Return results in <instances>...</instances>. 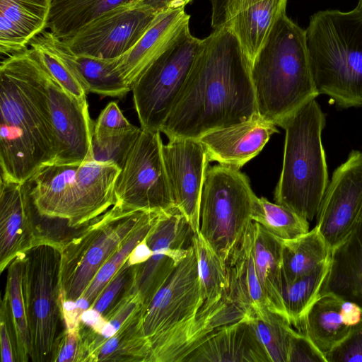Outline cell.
<instances>
[{"label": "cell", "mask_w": 362, "mask_h": 362, "mask_svg": "<svg viewBox=\"0 0 362 362\" xmlns=\"http://www.w3.org/2000/svg\"><path fill=\"white\" fill-rule=\"evenodd\" d=\"M258 113L251 62L227 27L202 42L188 78L160 132L169 139H199Z\"/></svg>", "instance_id": "6da1fadb"}, {"label": "cell", "mask_w": 362, "mask_h": 362, "mask_svg": "<svg viewBox=\"0 0 362 362\" xmlns=\"http://www.w3.org/2000/svg\"><path fill=\"white\" fill-rule=\"evenodd\" d=\"M48 76L29 46L1 62L0 167L5 180L28 182L40 168L56 160Z\"/></svg>", "instance_id": "7a4b0ae2"}, {"label": "cell", "mask_w": 362, "mask_h": 362, "mask_svg": "<svg viewBox=\"0 0 362 362\" xmlns=\"http://www.w3.org/2000/svg\"><path fill=\"white\" fill-rule=\"evenodd\" d=\"M204 303L192 242L185 257L141 310V327L151 348L148 362H183L214 330L247 317L228 301L211 309L204 308Z\"/></svg>", "instance_id": "3957f363"}, {"label": "cell", "mask_w": 362, "mask_h": 362, "mask_svg": "<svg viewBox=\"0 0 362 362\" xmlns=\"http://www.w3.org/2000/svg\"><path fill=\"white\" fill-rule=\"evenodd\" d=\"M258 114L277 124L320 95L303 30L282 13L251 62Z\"/></svg>", "instance_id": "277c9868"}, {"label": "cell", "mask_w": 362, "mask_h": 362, "mask_svg": "<svg viewBox=\"0 0 362 362\" xmlns=\"http://www.w3.org/2000/svg\"><path fill=\"white\" fill-rule=\"evenodd\" d=\"M309 62L319 94L341 108L362 106V7L320 11L305 30Z\"/></svg>", "instance_id": "5b68a950"}, {"label": "cell", "mask_w": 362, "mask_h": 362, "mask_svg": "<svg viewBox=\"0 0 362 362\" xmlns=\"http://www.w3.org/2000/svg\"><path fill=\"white\" fill-rule=\"evenodd\" d=\"M325 122L314 99L277 124L285 130V142L274 200L308 221L317 216L329 182L322 141Z\"/></svg>", "instance_id": "8992f818"}, {"label": "cell", "mask_w": 362, "mask_h": 362, "mask_svg": "<svg viewBox=\"0 0 362 362\" xmlns=\"http://www.w3.org/2000/svg\"><path fill=\"white\" fill-rule=\"evenodd\" d=\"M153 212L113 205L60 243V298L76 301L102 266Z\"/></svg>", "instance_id": "52a82bcc"}, {"label": "cell", "mask_w": 362, "mask_h": 362, "mask_svg": "<svg viewBox=\"0 0 362 362\" xmlns=\"http://www.w3.org/2000/svg\"><path fill=\"white\" fill-rule=\"evenodd\" d=\"M22 286L31 339L30 360L50 361L58 337L60 308V243L41 236L23 253Z\"/></svg>", "instance_id": "ba28073f"}, {"label": "cell", "mask_w": 362, "mask_h": 362, "mask_svg": "<svg viewBox=\"0 0 362 362\" xmlns=\"http://www.w3.org/2000/svg\"><path fill=\"white\" fill-rule=\"evenodd\" d=\"M257 197L239 168L221 164L208 168L199 233L225 264L252 222Z\"/></svg>", "instance_id": "9c48e42d"}, {"label": "cell", "mask_w": 362, "mask_h": 362, "mask_svg": "<svg viewBox=\"0 0 362 362\" xmlns=\"http://www.w3.org/2000/svg\"><path fill=\"white\" fill-rule=\"evenodd\" d=\"M201 42L187 28L134 84L133 102L142 129L160 132L188 78Z\"/></svg>", "instance_id": "30bf717a"}, {"label": "cell", "mask_w": 362, "mask_h": 362, "mask_svg": "<svg viewBox=\"0 0 362 362\" xmlns=\"http://www.w3.org/2000/svg\"><path fill=\"white\" fill-rule=\"evenodd\" d=\"M160 133L141 129L117 177L114 205L123 210L160 213L176 208L164 165Z\"/></svg>", "instance_id": "8fae6325"}, {"label": "cell", "mask_w": 362, "mask_h": 362, "mask_svg": "<svg viewBox=\"0 0 362 362\" xmlns=\"http://www.w3.org/2000/svg\"><path fill=\"white\" fill-rule=\"evenodd\" d=\"M158 11L139 1L119 5L63 40L76 55L96 59L118 57L141 39Z\"/></svg>", "instance_id": "7c38bea8"}, {"label": "cell", "mask_w": 362, "mask_h": 362, "mask_svg": "<svg viewBox=\"0 0 362 362\" xmlns=\"http://www.w3.org/2000/svg\"><path fill=\"white\" fill-rule=\"evenodd\" d=\"M193 230L176 207L163 214L145 240L151 256L138 264L132 291L145 308L163 286L192 245Z\"/></svg>", "instance_id": "4fadbf2b"}, {"label": "cell", "mask_w": 362, "mask_h": 362, "mask_svg": "<svg viewBox=\"0 0 362 362\" xmlns=\"http://www.w3.org/2000/svg\"><path fill=\"white\" fill-rule=\"evenodd\" d=\"M362 209V151H352L333 172L316 227L332 250L349 234Z\"/></svg>", "instance_id": "5bb4252c"}, {"label": "cell", "mask_w": 362, "mask_h": 362, "mask_svg": "<svg viewBox=\"0 0 362 362\" xmlns=\"http://www.w3.org/2000/svg\"><path fill=\"white\" fill-rule=\"evenodd\" d=\"M162 152L175 205L197 234L200 226L201 197L209 168L207 153L199 139L177 137L163 144Z\"/></svg>", "instance_id": "9a60e30c"}, {"label": "cell", "mask_w": 362, "mask_h": 362, "mask_svg": "<svg viewBox=\"0 0 362 362\" xmlns=\"http://www.w3.org/2000/svg\"><path fill=\"white\" fill-rule=\"evenodd\" d=\"M47 99L57 140L54 163L80 165L93 160V124L87 100L67 92L49 73Z\"/></svg>", "instance_id": "2e32d148"}, {"label": "cell", "mask_w": 362, "mask_h": 362, "mask_svg": "<svg viewBox=\"0 0 362 362\" xmlns=\"http://www.w3.org/2000/svg\"><path fill=\"white\" fill-rule=\"evenodd\" d=\"M29 182L0 178V272L34 245L37 235Z\"/></svg>", "instance_id": "e0dca14e"}, {"label": "cell", "mask_w": 362, "mask_h": 362, "mask_svg": "<svg viewBox=\"0 0 362 362\" xmlns=\"http://www.w3.org/2000/svg\"><path fill=\"white\" fill-rule=\"evenodd\" d=\"M121 168L117 165L88 160L77 169L65 221L79 228L115 204V188Z\"/></svg>", "instance_id": "ac0fdd59"}, {"label": "cell", "mask_w": 362, "mask_h": 362, "mask_svg": "<svg viewBox=\"0 0 362 362\" xmlns=\"http://www.w3.org/2000/svg\"><path fill=\"white\" fill-rule=\"evenodd\" d=\"M189 18L185 8L158 11L136 45L115 58L114 71L132 88L144 71L189 27Z\"/></svg>", "instance_id": "d6986e66"}, {"label": "cell", "mask_w": 362, "mask_h": 362, "mask_svg": "<svg viewBox=\"0 0 362 362\" xmlns=\"http://www.w3.org/2000/svg\"><path fill=\"white\" fill-rule=\"evenodd\" d=\"M278 132L274 122L257 113L245 122L212 130L197 139L209 161L240 169L257 156Z\"/></svg>", "instance_id": "ffe728a7"}, {"label": "cell", "mask_w": 362, "mask_h": 362, "mask_svg": "<svg viewBox=\"0 0 362 362\" xmlns=\"http://www.w3.org/2000/svg\"><path fill=\"white\" fill-rule=\"evenodd\" d=\"M183 362H271L247 316L209 334Z\"/></svg>", "instance_id": "44dd1931"}, {"label": "cell", "mask_w": 362, "mask_h": 362, "mask_svg": "<svg viewBox=\"0 0 362 362\" xmlns=\"http://www.w3.org/2000/svg\"><path fill=\"white\" fill-rule=\"evenodd\" d=\"M332 293L362 308V209L351 230L331 251L321 294Z\"/></svg>", "instance_id": "7402d4cb"}, {"label": "cell", "mask_w": 362, "mask_h": 362, "mask_svg": "<svg viewBox=\"0 0 362 362\" xmlns=\"http://www.w3.org/2000/svg\"><path fill=\"white\" fill-rule=\"evenodd\" d=\"M226 295L248 316L268 308V303L256 272L253 255L252 222L226 263Z\"/></svg>", "instance_id": "603a6c76"}, {"label": "cell", "mask_w": 362, "mask_h": 362, "mask_svg": "<svg viewBox=\"0 0 362 362\" xmlns=\"http://www.w3.org/2000/svg\"><path fill=\"white\" fill-rule=\"evenodd\" d=\"M252 230L254 261L268 308L289 320L282 298V240L257 222Z\"/></svg>", "instance_id": "cb8c5ba5"}, {"label": "cell", "mask_w": 362, "mask_h": 362, "mask_svg": "<svg viewBox=\"0 0 362 362\" xmlns=\"http://www.w3.org/2000/svg\"><path fill=\"white\" fill-rule=\"evenodd\" d=\"M78 166L52 163L33 175L29 181L33 185H30V196L40 216L64 220Z\"/></svg>", "instance_id": "d4e9b609"}, {"label": "cell", "mask_w": 362, "mask_h": 362, "mask_svg": "<svg viewBox=\"0 0 362 362\" xmlns=\"http://www.w3.org/2000/svg\"><path fill=\"white\" fill-rule=\"evenodd\" d=\"M28 46L33 49L49 74L70 94L86 99V86L78 69L76 55L68 45L45 29Z\"/></svg>", "instance_id": "484cf974"}, {"label": "cell", "mask_w": 362, "mask_h": 362, "mask_svg": "<svg viewBox=\"0 0 362 362\" xmlns=\"http://www.w3.org/2000/svg\"><path fill=\"white\" fill-rule=\"evenodd\" d=\"M287 1H258L236 13L223 25L236 36L251 62L264 45L280 15L286 11Z\"/></svg>", "instance_id": "4316f807"}, {"label": "cell", "mask_w": 362, "mask_h": 362, "mask_svg": "<svg viewBox=\"0 0 362 362\" xmlns=\"http://www.w3.org/2000/svg\"><path fill=\"white\" fill-rule=\"evenodd\" d=\"M343 301L344 299L332 293L320 295L296 328L324 356L344 339L352 329L342 320Z\"/></svg>", "instance_id": "83f0119b"}, {"label": "cell", "mask_w": 362, "mask_h": 362, "mask_svg": "<svg viewBox=\"0 0 362 362\" xmlns=\"http://www.w3.org/2000/svg\"><path fill=\"white\" fill-rule=\"evenodd\" d=\"M282 279L289 284L330 259L331 250L318 228L291 240H282Z\"/></svg>", "instance_id": "f1b7e54d"}, {"label": "cell", "mask_w": 362, "mask_h": 362, "mask_svg": "<svg viewBox=\"0 0 362 362\" xmlns=\"http://www.w3.org/2000/svg\"><path fill=\"white\" fill-rule=\"evenodd\" d=\"M139 0H49L47 28L65 40L112 8Z\"/></svg>", "instance_id": "f546056e"}, {"label": "cell", "mask_w": 362, "mask_h": 362, "mask_svg": "<svg viewBox=\"0 0 362 362\" xmlns=\"http://www.w3.org/2000/svg\"><path fill=\"white\" fill-rule=\"evenodd\" d=\"M142 308L90 356L88 362H148L151 348L141 327Z\"/></svg>", "instance_id": "4dcf8cb0"}, {"label": "cell", "mask_w": 362, "mask_h": 362, "mask_svg": "<svg viewBox=\"0 0 362 362\" xmlns=\"http://www.w3.org/2000/svg\"><path fill=\"white\" fill-rule=\"evenodd\" d=\"M199 277L205 295L204 308L219 306L228 297V275L226 264L205 241L199 232L193 235Z\"/></svg>", "instance_id": "1f68e13d"}, {"label": "cell", "mask_w": 362, "mask_h": 362, "mask_svg": "<svg viewBox=\"0 0 362 362\" xmlns=\"http://www.w3.org/2000/svg\"><path fill=\"white\" fill-rule=\"evenodd\" d=\"M330 259L310 273L289 284H283L282 298L291 324L297 328L320 295Z\"/></svg>", "instance_id": "d6a6232c"}, {"label": "cell", "mask_w": 362, "mask_h": 362, "mask_svg": "<svg viewBox=\"0 0 362 362\" xmlns=\"http://www.w3.org/2000/svg\"><path fill=\"white\" fill-rule=\"evenodd\" d=\"M23 254L16 257L8 265L4 294L11 308L15 326L18 362L30 359L31 339L23 293Z\"/></svg>", "instance_id": "836d02e7"}, {"label": "cell", "mask_w": 362, "mask_h": 362, "mask_svg": "<svg viewBox=\"0 0 362 362\" xmlns=\"http://www.w3.org/2000/svg\"><path fill=\"white\" fill-rule=\"evenodd\" d=\"M252 220L282 240L293 239L309 231L308 220L263 197L255 201Z\"/></svg>", "instance_id": "e575fe53"}, {"label": "cell", "mask_w": 362, "mask_h": 362, "mask_svg": "<svg viewBox=\"0 0 362 362\" xmlns=\"http://www.w3.org/2000/svg\"><path fill=\"white\" fill-rule=\"evenodd\" d=\"M250 320L271 362H288L291 337L295 330L290 321L269 309L250 316Z\"/></svg>", "instance_id": "d590c367"}, {"label": "cell", "mask_w": 362, "mask_h": 362, "mask_svg": "<svg viewBox=\"0 0 362 362\" xmlns=\"http://www.w3.org/2000/svg\"><path fill=\"white\" fill-rule=\"evenodd\" d=\"M163 214L164 213L153 212L130 234L122 246L102 266L81 296L88 300L91 306L137 245L146 239L152 227Z\"/></svg>", "instance_id": "8d00e7d4"}, {"label": "cell", "mask_w": 362, "mask_h": 362, "mask_svg": "<svg viewBox=\"0 0 362 362\" xmlns=\"http://www.w3.org/2000/svg\"><path fill=\"white\" fill-rule=\"evenodd\" d=\"M76 59L88 93L122 98L132 90L114 71L115 58L102 59L76 55Z\"/></svg>", "instance_id": "74e56055"}, {"label": "cell", "mask_w": 362, "mask_h": 362, "mask_svg": "<svg viewBox=\"0 0 362 362\" xmlns=\"http://www.w3.org/2000/svg\"><path fill=\"white\" fill-rule=\"evenodd\" d=\"M49 0H0V16L28 41L47 28Z\"/></svg>", "instance_id": "f35d334b"}, {"label": "cell", "mask_w": 362, "mask_h": 362, "mask_svg": "<svg viewBox=\"0 0 362 362\" xmlns=\"http://www.w3.org/2000/svg\"><path fill=\"white\" fill-rule=\"evenodd\" d=\"M141 130V127H136L127 132L93 137V160L98 163L115 164L122 170Z\"/></svg>", "instance_id": "ab89813d"}, {"label": "cell", "mask_w": 362, "mask_h": 362, "mask_svg": "<svg viewBox=\"0 0 362 362\" xmlns=\"http://www.w3.org/2000/svg\"><path fill=\"white\" fill-rule=\"evenodd\" d=\"M138 264H133L127 259L105 286L90 308L104 317L115 308L132 291Z\"/></svg>", "instance_id": "60d3db41"}, {"label": "cell", "mask_w": 362, "mask_h": 362, "mask_svg": "<svg viewBox=\"0 0 362 362\" xmlns=\"http://www.w3.org/2000/svg\"><path fill=\"white\" fill-rule=\"evenodd\" d=\"M86 344L78 327L65 329L57 337L50 361L86 362Z\"/></svg>", "instance_id": "b9f144b4"}, {"label": "cell", "mask_w": 362, "mask_h": 362, "mask_svg": "<svg viewBox=\"0 0 362 362\" xmlns=\"http://www.w3.org/2000/svg\"><path fill=\"white\" fill-rule=\"evenodd\" d=\"M0 356L1 362H18L16 333L5 294L0 307Z\"/></svg>", "instance_id": "7bdbcfd3"}, {"label": "cell", "mask_w": 362, "mask_h": 362, "mask_svg": "<svg viewBox=\"0 0 362 362\" xmlns=\"http://www.w3.org/2000/svg\"><path fill=\"white\" fill-rule=\"evenodd\" d=\"M136 127L124 116L117 102L111 101L100 112L94 123L93 137L127 132Z\"/></svg>", "instance_id": "ee69618b"}, {"label": "cell", "mask_w": 362, "mask_h": 362, "mask_svg": "<svg viewBox=\"0 0 362 362\" xmlns=\"http://www.w3.org/2000/svg\"><path fill=\"white\" fill-rule=\"evenodd\" d=\"M325 357L327 362H362V321Z\"/></svg>", "instance_id": "f6af8a7d"}, {"label": "cell", "mask_w": 362, "mask_h": 362, "mask_svg": "<svg viewBox=\"0 0 362 362\" xmlns=\"http://www.w3.org/2000/svg\"><path fill=\"white\" fill-rule=\"evenodd\" d=\"M327 362L324 354L303 334L294 330L290 344L288 362Z\"/></svg>", "instance_id": "bcb514c9"}, {"label": "cell", "mask_w": 362, "mask_h": 362, "mask_svg": "<svg viewBox=\"0 0 362 362\" xmlns=\"http://www.w3.org/2000/svg\"><path fill=\"white\" fill-rule=\"evenodd\" d=\"M211 6V25L214 30L223 25L236 13L262 0H209Z\"/></svg>", "instance_id": "7dc6e473"}, {"label": "cell", "mask_w": 362, "mask_h": 362, "mask_svg": "<svg viewBox=\"0 0 362 362\" xmlns=\"http://www.w3.org/2000/svg\"><path fill=\"white\" fill-rule=\"evenodd\" d=\"M90 307V303L83 296H81L76 301L60 298L62 321H64L66 329H73L78 327L82 315Z\"/></svg>", "instance_id": "c3c4849f"}, {"label": "cell", "mask_w": 362, "mask_h": 362, "mask_svg": "<svg viewBox=\"0 0 362 362\" xmlns=\"http://www.w3.org/2000/svg\"><path fill=\"white\" fill-rule=\"evenodd\" d=\"M341 315L344 323L353 327L362 321V308L354 302L344 300Z\"/></svg>", "instance_id": "681fc988"}, {"label": "cell", "mask_w": 362, "mask_h": 362, "mask_svg": "<svg viewBox=\"0 0 362 362\" xmlns=\"http://www.w3.org/2000/svg\"><path fill=\"white\" fill-rule=\"evenodd\" d=\"M140 3L155 11L185 8L192 0H139Z\"/></svg>", "instance_id": "f907efd6"}, {"label": "cell", "mask_w": 362, "mask_h": 362, "mask_svg": "<svg viewBox=\"0 0 362 362\" xmlns=\"http://www.w3.org/2000/svg\"><path fill=\"white\" fill-rule=\"evenodd\" d=\"M358 4L361 7H362V0H358Z\"/></svg>", "instance_id": "816d5d0a"}]
</instances>
